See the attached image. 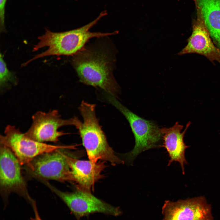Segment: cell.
Masks as SVG:
<instances>
[{"mask_svg":"<svg viewBox=\"0 0 220 220\" xmlns=\"http://www.w3.org/2000/svg\"><path fill=\"white\" fill-rule=\"evenodd\" d=\"M115 62L113 53L104 46L84 47L72 60L81 82L117 98L120 89L113 75Z\"/></svg>","mask_w":220,"mask_h":220,"instance_id":"obj_1","label":"cell"},{"mask_svg":"<svg viewBox=\"0 0 220 220\" xmlns=\"http://www.w3.org/2000/svg\"><path fill=\"white\" fill-rule=\"evenodd\" d=\"M107 14V10L101 12L95 20L79 28L60 32H52L47 29L44 34L38 37V42L33 48V52L47 47L45 51L35 55L23 64L25 66L35 60L53 55L73 56L82 49L91 38H101L116 34L112 32H91L90 29L102 17Z\"/></svg>","mask_w":220,"mask_h":220,"instance_id":"obj_2","label":"cell"},{"mask_svg":"<svg viewBox=\"0 0 220 220\" xmlns=\"http://www.w3.org/2000/svg\"><path fill=\"white\" fill-rule=\"evenodd\" d=\"M83 121L75 126L79 131L89 160L107 161L112 165L123 164L108 144L96 112V105L82 101L78 108Z\"/></svg>","mask_w":220,"mask_h":220,"instance_id":"obj_3","label":"cell"},{"mask_svg":"<svg viewBox=\"0 0 220 220\" xmlns=\"http://www.w3.org/2000/svg\"><path fill=\"white\" fill-rule=\"evenodd\" d=\"M107 101L125 117L134 135L135 144L131 151L126 154V159L132 163L141 152L148 149L162 147L160 145L162 134L158 126L151 121L145 119L132 112L123 105L117 98L105 93Z\"/></svg>","mask_w":220,"mask_h":220,"instance_id":"obj_4","label":"cell"},{"mask_svg":"<svg viewBox=\"0 0 220 220\" xmlns=\"http://www.w3.org/2000/svg\"><path fill=\"white\" fill-rule=\"evenodd\" d=\"M21 166L13 152L0 144V191L4 203L7 204L9 196L14 193L22 197L31 206L36 202L28 192Z\"/></svg>","mask_w":220,"mask_h":220,"instance_id":"obj_5","label":"cell"},{"mask_svg":"<svg viewBox=\"0 0 220 220\" xmlns=\"http://www.w3.org/2000/svg\"><path fill=\"white\" fill-rule=\"evenodd\" d=\"M42 183L58 196L67 205L78 220L81 218L95 213L117 216L121 212L119 208L113 206L96 197L91 193L76 189L69 192L61 191L47 180Z\"/></svg>","mask_w":220,"mask_h":220,"instance_id":"obj_6","label":"cell"},{"mask_svg":"<svg viewBox=\"0 0 220 220\" xmlns=\"http://www.w3.org/2000/svg\"><path fill=\"white\" fill-rule=\"evenodd\" d=\"M4 135H0V144L9 148L20 164L26 165L43 153L61 148L72 149L73 146L52 145L38 142L27 137L14 126L8 125Z\"/></svg>","mask_w":220,"mask_h":220,"instance_id":"obj_7","label":"cell"},{"mask_svg":"<svg viewBox=\"0 0 220 220\" xmlns=\"http://www.w3.org/2000/svg\"><path fill=\"white\" fill-rule=\"evenodd\" d=\"M65 148L43 153L35 158L26 166L27 171L38 180L72 182L71 170Z\"/></svg>","mask_w":220,"mask_h":220,"instance_id":"obj_8","label":"cell"},{"mask_svg":"<svg viewBox=\"0 0 220 220\" xmlns=\"http://www.w3.org/2000/svg\"><path fill=\"white\" fill-rule=\"evenodd\" d=\"M78 119L76 117L63 119L56 110L48 112L38 111L32 116V124L24 134L27 137L38 142L56 143L59 138L67 134L58 131L59 129L66 126H75Z\"/></svg>","mask_w":220,"mask_h":220,"instance_id":"obj_9","label":"cell"},{"mask_svg":"<svg viewBox=\"0 0 220 220\" xmlns=\"http://www.w3.org/2000/svg\"><path fill=\"white\" fill-rule=\"evenodd\" d=\"M162 213L163 220H213L211 206L203 196L176 202L166 201Z\"/></svg>","mask_w":220,"mask_h":220,"instance_id":"obj_10","label":"cell"},{"mask_svg":"<svg viewBox=\"0 0 220 220\" xmlns=\"http://www.w3.org/2000/svg\"><path fill=\"white\" fill-rule=\"evenodd\" d=\"M196 9L197 16L193 22L192 34L187 45L178 54H198L220 64V49L215 45L200 12Z\"/></svg>","mask_w":220,"mask_h":220,"instance_id":"obj_11","label":"cell"},{"mask_svg":"<svg viewBox=\"0 0 220 220\" xmlns=\"http://www.w3.org/2000/svg\"><path fill=\"white\" fill-rule=\"evenodd\" d=\"M72 181L76 189L90 192L95 183L103 177L102 174L106 166L105 162L79 160L68 152L67 156Z\"/></svg>","mask_w":220,"mask_h":220,"instance_id":"obj_12","label":"cell"},{"mask_svg":"<svg viewBox=\"0 0 220 220\" xmlns=\"http://www.w3.org/2000/svg\"><path fill=\"white\" fill-rule=\"evenodd\" d=\"M191 123L189 122L184 130L181 132L183 126L176 122L172 127L161 129L163 142L162 147H164L168 153L170 159L167 166L173 162H178L180 163L183 174H185L184 164L187 163L185 157V151L189 146L184 141V135Z\"/></svg>","mask_w":220,"mask_h":220,"instance_id":"obj_13","label":"cell"},{"mask_svg":"<svg viewBox=\"0 0 220 220\" xmlns=\"http://www.w3.org/2000/svg\"><path fill=\"white\" fill-rule=\"evenodd\" d=\"M200 12L211 38L220 46V0H193Z\"/></svg>","mask_w":220,"mask_h":220,"instance_id":"obj_14","label":"cell"},{"mask_svg":"<svg viewBox=\"0 0 220 220\" xmlns=\"http://www.w3.org/2000/svg\"><path fill=\"white\" fill-rule=\"evenodd\" d=\"M17 78L14 73L7 68L2 55L0 54V86L3 89L9 86V83L15 85L17 84Z\"/></svg>","mask_w":220,"mask_h":220,"instance_id":"obj_15","label":"cell"},{"mask_svg":"<svg viewBox=\"0 0 220 220\" xmlns=\"http://www.w3.org/2000/svg\"><path fill=\"white\" fill-rule=\"evenodd\" d=\"M7 0H0V27L1 32H5V15L6 5Z\"/></svg>","mask_w":220,"mask_h":220,"instance_id":"obj_16","label":"cell"},{"mask_svg":"<svg viewBox=\"0 0 220 220\" xmlns=\"http://www.w3.org/2000/svg\"><path fill=\"white\" fill-rule=\"evenodd\" d=\"M32 207L34 211L35 216L34 217L31 218L29 220H42L38 212L36 203L33 204Z\"/></svg>","mask_w":220,"mask_h":220,"instance_id":"obj_17","label":"cell"}]
</instances>
